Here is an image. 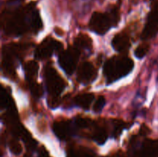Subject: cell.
<instances>
[{
	"label": "cell",
	"mask_w": 158,
	"mask_h": 157,
	"mask_svg": "<svg viewBox=\"0 0 158 157\" xmlns=\"http://www.w3.org/2000/svg\"><path fill=\"white\" fill-rule=\"evenodd\" d=\"M39 65L35 61H29L25 66V71L28 79H33L37 75Z\"/></svg>",
	"instance_id": "obj_11"
},
{
	"label": "cell",
	"mask_w": 158,
	"mask_h": 157,
	"mask_svg": "<svg viewBox=\"0 0 158 157\" xmlns=\"http://www.w3.org/2000/svg\"><path fill=\"white\" fill-rule=\"evenodd\" d=\"M106 104V99L103 96H100L97 100H96L95 103L94 104L93 106V109L95 112H100L102 111V109H103V107L105 106Z\"/></svg>",
	"instance_id": "obj_16"
},
{
	"label": "cell",
	"mask_w": 158,
	"mask_h": 157,
	"mask_svg": "<svg viewBox=\"0 0 158 157\" xmlns=\"http://www.w3.org/2000/svg\"><path fill=\"white\" fill-rule=\"evenodd\" d=\"M90 124V122L87 119L84 118H77L75 120V125L77 127L80 128H86L88 127Z\"/></svg>",
	"instance_id": "obj_19"
},
{
	"label": "cell",
	"mask_w": 158,
	"mask_h": 157,
	"mask_svg": "<svg viewBox=\"0 0 158 157\" xmlns=\"http://www.w3.org/2000/svg\"><path fill=\"white\" fill-rule=\"evenodd\" d=\"M92 46L91 39L87 36V35H79L75 39V46L80 50L81 49H90Z\"/></svg>",
	"instance_id": "obj_12"
},
{
	"label": "cell",
	"mask_w": 158,
	"mask_h": 157,
	"mask_svg": "<svg viewBox=\"0 0 158 157\" xmlns=\"http://www.w3.org/2000/svg\"><path fill=\"white\" fill-rule=\"evenodd\" d=\"M158 32V0H154L151 10L148 17L146 26L142 32V38L148 39L155 36Z\"/></svg>",
	"instance_id": "obj_5"
},
{
	"label": "cell",
	"mask_w": 158,
	"mask_h": 157,
	"mask_svg": "<svg viewBox=\"0 0 158 157\" xmlns=\"http://www.w3.org/2000/svg\"><path fill=\"white\" fill-rule=\"evenodd\" d=\"M45 77L46 89L49 93L51 96L59 97L66 86L64 80L52 66L46 67L45 71Z\"/></svg>",
	"instance_id": "obj_3"
},
{
	"label": "cell",
	"mask_w": 158,
	"mask_h": 157,
	"mask_svg": "<svg viewBox=\"0 0 158 157\" xmlns=\"http://www.w3.org/2000/svg\"><path fill=\"white\" fill-rule=\"evenodd\" d=\"M9 149H10L11 152L12 153L15 154V155L20 154L22 152V150H23L19 143L17 141H15V140H12V141L10 142V143H9Z\"/></svg>",
	"instance_id": "obj_17"
},
{
	"label": "cell",
	"mask_w": 158,
	"mask_h": 157,
	"mask_svg": "<svg viewBox=\"0 0 158 157\" xmlns=\"http://www.w3.org/2000/svg\"><path fill=\"white\" fill-rule=\"evenodd\" d=\"M97 77V70L90 62L82 63L77 70V79L82 84H89Z\"/></svg>",
	"instance_id": "obj_7"
},
{
	"label": "cell",
	"mask_w": 158,
	"mask_h": 157,
	"mask_svg": "<svg viewBox=\"0 0 158 157\" xmlns=\"http://www.w3.org/2000/svg\"><path fill=\"white\" fill-rule=\"evenodd\" d=\"M94 99V95L92 93H83L80 94L76 96L74 102L77 106L79 107H81L83 109H89L91 104H92L93 101Z\"/></svg>",
	"instance_id": "obj_10"
},
{
	"label": "cell",
	"mask_w": 158,
	"mask_h": 157,
	"mask_svg": "<svg viewBox=\"0 0 158 157\" xmlns=\"http://www.w3.org/2000/svg\"><path fill=\"white\" fill-rule=\"evenodd\" d=\"M1 104H2V107H9V106L11 105L10 103V98H9V96L8 95L7 92H6V91L2 90L1 92Z\"/></svg>",
	"instance_id": "obj_18"
},
{
	"label": "cell",
	"mask_w": 158,
	"mask_h": 157,
	"mask_svg": "<svg viewBox=\"0 0 158 157\" xmlns=\"http://www.w3.org/2000/svg\"><path fill=\"white\" fill-rule=\"evenodd\" d=\"M80 52L77 47H70L63 50L59 55V63L68 75H72L77 68Z\"/></svg>",
	"instance_id": "obj_4"
},
{
	"label": "cell",
	"mask_w": 158,
	"mask_h": 157,
	"mask_svg": "<svg viewBox=\"0 0 158 157\" xmlns=\"http://www.w3.org/2000/svg\"><path fill=\"white\" fill-rule=\"evenodd\" d=\"M107 133H106V130L103 128L96 129V130L94 132V135H93L94 140L99 145L104 144L105 142L107 139Z\"/></svg>",
	"instance_id": "obj_13"
},
{
	"label": "cell",
	"mask_w": 158,
	"mask_h": 157,
	"mask_svg": "<svg viewBox=\"0 0 158 157\" xmlns=\"http://www.w3.org/2000/svg\"><path fill=\"white\" fill-rule=\"evenodd\" d=\"M134 62L126 56H115L106 62L103 68V73L108 83H114L126 76L134 69Z\"/></svg>",
	"instance_id": "obj_1"
},
{
	"label": "cell",
	"mask_w": 158,
	"mask_h": 157,
	"mask_svg": "<svg viewBox=\"0 0 158 157\" xmlns=\"http://www.w3.org/2000/svg\"><path fill=\"white\" fill-rule=\"evenodd\" d=\"M131 46L130 38L127 34L119 33L114 37L112 40V46L117 52H123Z\"/></svg>",
	"instance_id": "obj_9"
},
{
	"label": "cell",
	"mask_w": 158,
	"mask_h": 157,
	"mask_svg": "<svg viewBox=\"0 0 158 157\" xmlns=\"http://www.w3.org/2000/svg\"><path fill=\"white\" fill-rule=\"evenodd\" d=\"M54 133L60 139H66L73 133V128L71 123L66 121H56L52 125Z\"/></svg>",
	"instance_id": "obj_8"
},
{
	"label": "cell",
	"mask_w": 158,
	"mask_h": 157,
	"mask_svg": "<svg viewBox=\"0 0 158 157\" xmlns=\"http://www.w3.org/2000/svg\"><path fill=\"white\" fill-rule=\"evenodd\" d=\"M148 50H149V46L147 44H141L136 49L135 56L138 58H142L147 55Z\"/></svg>",
	"instance_id": "obj_15"
},
{
	"label": "cell",
	"mask_w": 158,
	"mask_h": 157,
	"mask_svg": "<svg viewBox=\"0 0 158 157\" xmlns=\"http://www.w3.org/2000/svg\"><path fill=\"white\" fill-rule=\"evenodd\" d=\"M30 90L32 95L35 97H36V98H40L43 94L42 86L34 81H32V83H30Z\"/></svg>",
	"instance_id": "obj_14"
},
{
	"label": "cell",
	"mask_w": 158,
	"mask_h": 157,
	"mask_svg": "<svg viewBox=\"0 0 158 157\" xmlns=\"http://www.w3.org/2000/svg\"><path fill=\"white\" fill-rule=\"evenodd\" d=\"M119 20L118 8H113L109 13H102L95 12L92 15L89 21V28L93 32L98 35H104L110 28L112 26L113 23L117 24Z\"/></svg>",
	"instance_id": "obj_2"
},
{
	"label": "cell",
	"mask_w": 158,
	"mask_h": 157,
	"mask_svg": "<svg viewBox=\"0 0 158 157\" xmlns=\"http://www.w3.org/2000/svg\"><path fill=\"white\" fill-rule=\"evenodd\" d=\"M63 45L57 40L52 38L43 41V42L36 48L35 55L39 59L47 58L53 54L54 52H58L61 50Z\"/></svg>",
	"instance_id": "obj_6"
},
{
	"label": "cell",
	"mask_w": 158,
	"mask_h": 157,
	"mask_svg": "<svg viewBox=\"0 0 158 157\" xmlns=\"http://www.w3.org/2000/svg\"><path fill=\"white\" fill-rule=\"evenodd\" d=\"M39 157H49V155L46 149H42L39 153Z\"/></svg>",
	"instance_id": "obj_20"
}]
</instances>
